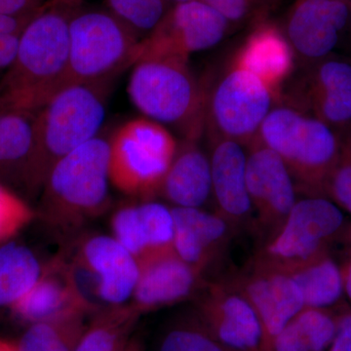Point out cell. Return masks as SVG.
Listing matches in <instances>:
<instances>
[{"label": "cell", "instance_id": "cell-1", "mask_svg": "<svg viewBox=\"0 0 351 351\" xmlns=\"http://www.w3.org/2000/svg\"><path fill=\"white\" fill-rule=\"evenodd\" d=\"M84 0H48L25 25L0 77V113H36L66 85L69 23Z\"/></svg>", "mask_w": 351, "mask_h": 351}, {"label": "cell", "instance_id": "cell-2", "mask_svg": "<svg viewBox=\"0 0 351 351\" xmlns=\"http://www.w3.org/2000/svg\"><path fill=\"white\" fill-rule=\"evenodd\" d=\"M108 82L62 88L36 114L34 143L23 180L43 188L55 164L99 135L106 119Z\"/></svg>", "mask_w": 351, "mask_h": 351}, {"label": "cell", "instance_id": "cell-3", "mask_svg": "<svg viewBox=\"0 0 351 351\" xmlns=\"http://www.w3.org/2000/svg\"><path fill=\"white\" fill-rule=\"evenodd\" d=\"M188 60L147 59L133 66L128 94L145 117L171 125L182 138L199 141L205 133L207 80H199Z\"/></svg>", "mask_w": 351, "mask_h": 351}, {"label": "cell", "instance_id": "cell-4", "mask_svg": "<svg viewBox=\"0 0 351 351\" xmlns=\"http://www.w3.org/2000/svg\"><path fill=\"white\" fill-rule=\"evenodd\" d=\"M257 137L280 156L299 193L326 197L338 158V133L309 113L279 104L263 120Z\"/></svg>", "mask_w": 351, "mask_h": 351}, {"label": "cell", "instance_id": "cell-5", "mask_svg": "<svg viewBox=\"0 0 351 351\" xmlns=\"http://www.w3.org/2000/svg\"><path fill=\"white\" fill-rule=\"evenodd\" d=\"M110 140L98 135L60 159L43 184V205L55 228L71 230L108 204Z\"/></svg>", "mask_w": 351, "mask_h": 351}, {"label": "cell", "instance_id": "cell-6", "mask_svg": "<svg viewBox=\"0 0 351 351\" xmlns=\"http://www.w3.org/2000/svg\"><path fill=\"white\" fill-rule=\"evenodd\" d=\"M140 41L107 9L82 4L69 23L66 85L108 82L134 66Z\"/></svg>", "mask_w": 351, "mask_h": 351}, {"label": "cell", "instance_id": "cell-7", "mask_svg": "<svg viewBox=\"0 0 351 351\" xmlns=\"http://www.w3.org/2000/svg\"><path fill=\"white\" fill-rule=\"evenodd\" d=\"M174 136L147 117L129 120L110 140V180L122 193L151 200L160 195L178 149Z\"/></svg>", "mask_w": 351, "mask_h": 351}, {"label": "cell", "instance_id": "cell-8", "mask_svg": "<svg viewBox=\"0 0 351 351\" xmlns=\"http://www.w3.org/2000/svg\"><path fill=\"white\" fill-rule=\"evenodd\" d=\"M205 133L246 147L278 101L257 76L232 63L213 82L207 80Z\"/></svg>", "mask_w": 351, "mask_h": 351}, {"label": "cell", "instance_id": "cell-9", "mask_svg": "<svg viewBox=\"0 0 351 351\" xmlns=\"http://www.w3.org/2000/svg\"><path fill=\"white\" fill-rule=\"evenodd\" d=\"M343 210L324 196L298 199L274 237L262 245L255 257L285 269L329 252L341 241L346 226Z\"/></svg>", "mask_w": 351, "mask_h": 351}, {"label": "cell", "instance_id": "cell-10", "mask_svg": "<svg viewBox=\"0 0 351 351\" xmlns=\"http://www.w3.org/2000/svg\"><path fill=\"white\" fill-rule=\"evenodd\" d=\"M230 25L201 0L173 4L156 29L138 43L135 64L147 59L189 61L195 53L221 43Z\"/></svg>", "mask_w": 351, "mask_h": 351}, {"label": "cell", "instance_id": "cell-11", "mask_svg": "<svg viewBox=\"0 0 351 351\" xmlns=\"http://www.w3.org/2000/svg\"><path fill=\"white\" fill-rule=\"evenodd\" d=\"M193 317L233 351H265L267 338L255 308L230 279L204 281Z\"/></svg>", "mask_w": 351, "mask_h": 351}, {"label": "cell", "instance_id": "cell-12", "mask_svg": "<svg viewBox=\"0 0 351 351\" xmlns=\"http://www.w3.org/2000/svg\"><path fill=\"white\" fill-rule=\"evenodd\" d=\"M247 188L253 207L254 228L263 244L282 226L297 202V188L278 154L256 137L246 145Z\"/></svg>", "mask_w": 351, "mask_h": 351}, {"label": "cell", "instance_id": "cell-13", "mask_svg": "<svg viewBox=\"0 0 351 351\" xmlns=\"http://www.w3.org/2000/svg\"><path fill=\"white\" fill-rule=\"evenodd\" d=\"M230 280L255 308L262 322L267 346L306 308L304 295L294 279L284 270L256 257Z\"/></svg>", "mask_w": 351, "mask_h": 351}, {"label": "cell", "instance_id": "cell-14", "mask_svg": "<svg viewBox=\"0 0 351 351\" xmlns=\"http://www.w3.org/2000/svg\"><path fill=\"white\" fill-rule=\"evenodd\" d=\"M350 19V1L297 0L284 34L302 66H311L334 54Z\"/></svg>", "mask_w": 351, "mask_h": 351}, {"label": "cell", "instance_id": "cell-15", "mask_svg": "<svg viewBox=\"0 0 351 351\" xmlns=\"http://www.w3.org/2000/svg\"><path fill=\"white\" fill-rule=\"evenodd\" d=\"M208 140L215 212L223 217L235 232L253 228V207L247 188L246 147L225 138Z\"/></svg>", "mask_w": 351, "mask_h": 351}, {"label": "cell", "instance_id": "cell-16", "mask_svg": "<svg viewBox=\"0 0 351 351\" xmlns=\"http://www.w3.org/2000/svg\"><path fill=\"white\" fill-rule=\"evenodd\" d=\"M133 304L141 313L195 297L204 274L182 261L174 248L154 252L138 261Z\"/></svg>", "mask_w": 351, "mask_h": 351}, {"label": "cell", "instance_id": "cell-17", "mask_svg": "<svg viewBox=\"0 0 351 351\" xmlns=\"http://www.w3.org/2000/svg\"><path fill=\"white\" fill-rule=\"evenodd\" d=\"M77 263L94 282V292L104 302L122 304L134 294L138 278L136 258L117 239L90 237L80 248Z\"/></svg>", "mask_w": 351, "mask_h": 351}, {"label": "cell", "instance_id": "cell-18", "mask_svg": "<svg viewBox=\"0 0 351 351\" xmlns=\"http://www.w3.org/2000/svg\"><path fill=\"white\" fill-rule=\"evenodd\" d=\"M177 255L203 274L228 249L235 230L216 212L201 208L173 207Z\"/></svg>", "mask_w": 351, "mask_h": 351}, {"label": "cell", "instance_id": "cell-19", "mask_svg": "<svg viewBox=\"0 0 351 351\" xmlns=\"http://www.w3.org/2000/svg\"><path fill=\"white\" fill-rule=\"evenodd\" d=\"M295 60L284 32L265 20L256 24L230 63L257 76L281 104L284 85L294 73Z\"/></svg>", "mask_w": 351, "mask_h": 351}, {"label": "cell", "instance_id": "cell-20", "mask_svg": "<svg viewBox=\"0 0 351 351\" xmlns=\"http://www.w3.org/2000/svg\"><path fill=\"white\" fill-rule=\"evenodd\" d=\"M11 307L20 319L32 324L69 313L92 311L75 271L61 261H53L34 287Z\"/></svg>", "mask_w": 351, "mask_h": 351}, {"label": "cell", "instance_id": "cell-21", "mask_svg": "<svg viewBox=\"0 0 351 351\" xmlns=\"http://www.w3.org/2000/svg\"><path fill=\"white\" fill-rule=\"evenodd\" d=\"M114 239L138 261L154 252L174 248L172 210L149 201L119 210L112 218Z\"/></svg>", "mask_w": 351, "mask_h": 351}, {"label": "cell", "instance_id": "cell-22", "mask_svg": "<svg viewBox=\"0 0 351 351\" xmlns=\"http://www.w3.org/2000/svg\"><path fill=\"white\" fill-rule=\"evenodd\" d=\"M160 195L174 207L202 208L212 197L209 156L198 141L182 138L167 171Z\"/></svg>", "mask_w": 351, "mask_h": 351}, {"label": "cell", "instance_id": "cell-23", "mask_svg": "<svg viewBox=\"0 0 351 351\" xmlns=\"http://www.w3.org/2000/svg\"><path fill=\"white\" fill-rule=\"evenodd\" d=\"M282 270L301 289L306 307L332 309L343 302V271L330 252Z\"/></svg>", "mask_w": 351, "mask_h": 351}, {"label": "cell", "instance_id": "cell-24", "mask_svg": "<svg viewBox=\"0 0 351 351\" xmlns=\"http://www.w3.org/2000/svg\"><path fill=\"white\" fill-rule=\"evenodd\" d=\"M336 329L334 308L306 307L269 341L265 351H328Z\"/></svg>", "mask_w": 351, "mask_h": 351}, {"label": "cell", "instance_id": "cell-25", "mask_svg": "<svg viewBox=\"0 0 351 351\" xmlns=\"http://www.w3.org/2000/svg\"><path fill=\"white\" fill-rule=\"evenodd\" d=\"M141 314L134 304L103 309L87 325L75 351H125Z\"/></svg>", "mask_w": 351, "mask_h": 351}, {"label": "cell", "instance_id": "cell-26", "mask_svg": "<svg viewBox=\"0 0 351 351\" xmlns=\"http://www.w3.org/2000/svg\"><path fill=\"white\" fill-rule=\"evenodd\" d=\"M38 258L27 247L7 244L0 248V306H12L38 282Z\"/></svg>", "mask_w": 351, "mask_h": 351}, {"label": "cell", "instance_id": "cell-27", "mask_svg": "<svg viewBox=\"0 0 351 351\" xmlns=\"http://www.w3.org/2000/svg\"><path fill=\"white\" fill-rule=\"evenodd\" d=\"M84 311H75L32 324L21 339L19 351H75L86 329Z\"/></svg>", "mask_w": 351, "mask_h": 351}, {"label": "cell", "instance_id": "cell-28", "mask_svg": "<svg viewBox=\"0 0 351 351\" xmlns=\"http://www.w3.org/2000/svg\"><path fill=\"white\" fill-rule=\"evenodd\" d=\"M36 113H0V173L18 171L24 176L34 143Z\"/></svg>", "mask_w": 351, "mask_h": 351}, {"label": "cell", "instance_id": "cell-29", "mask_svg": "<svg viewBox=\"0 0 351 351\" xmlns=\"http://www.w3.org/2000/svg\"><path fill=\"white\" fill-rule=\"evenodd\" d=\"M339 90H351V62L332 54L304 66L299 80L293 85L287 105L297 107L313 95Z\"/></svg>", "mask_w": 351, "mask_h": 351}, {"label": "cell", "instance_id": "cell-30", "mask_svg": "<svg viewBox=\"0 0 351 351\" xmlns=\"http://www.w3.org/2000/svg\"><path fill=\"white\" fill-rule=\"evenodd\" d=\"M171 6L168 0H106V9L140 40L156 29Z\"/></svg>", "mask_w": 351, "mask_h": 351}, {"label": "cell", "instance_id": "cell-31", "mask_svg": "<svg viewBox=\"0 0 351 351\" xmlns=\"http://www.w3.org/2000/svg\"><path fill=\"white\" fill-rule=\"evenodd\" d=\"M295 108L313 115L336 133L351 128V90L313 95Z\"/></svg>", "mask_w": 351, "mask_h": 351}, {"label": "cell", "instance_id": "cell-32", "mask_svg": "<svg viewBox=\"0 0 351 351\" xmlns=\"http://www.w3.org/2000/svg\"><path fill=\"white\" fill-rule=\"evenodd\" d=\"M158 351H233L214 338L195 317L171 327L163 335Z\"/></svg>", "mask_w": 351, "mask_h": 351}, {"label": "cell", "instance_id": "cell-33", "mask_svg": "<svg viewBox=\"0 0 351 351\" xmlns=\"http://www.w3.org/2000/svg\"><path fill=\"white\" fill-rule=\"evenodd\" d=\"M339 149L326 188V197L351 215V128L339 134Z\"/></svg>", "mask_w": 351, "mask_h": 351}, {"label": "cell", "instance_id": "cell-34", "mask_svg": "<svg viewBox=\"0 0 351 351\" xmlns=\"http://www.w3.org/2000/svg\"><path fill=\"white\" fill-rule=\"evenodd\" d=\"M221 14L230 24L263 22L278 0H201Z\"/></svg>", "mask_w": 351, "mask_h": 351}, {"label": "cell", "instance_id": "cell-35", "mask_svg": "<svg viewBox=\"0 0 351 351\" xmlns=\"http://www.w3.org/2000/svg\"><path fill=\"white\" fill-rule=\"evenodd\" d=\"M31 208L0 184V242L11 239L32 219Z\"/></svg>", "mask_w": 351, "mask_h": 351}, {"label": "cell", "instance_id": "cell-36", "mask_svg": "<svg viewBox=\"0 0 351 351\" xmlns=\"http://www.w3.org/2000/svg\"><path fill=\"white\" fill-rule=\"evenodd\" d=\"M34 15L27 17L0 15V75L12 64L23 32Z\"/></svg>", "mask_w": 351, "mask_h": 351}, {"label": "cell", "instance_id": "cell-37", "mask_svg": "<svg viewBox=\"0 0 351 351\" xmlns=\"http://www.w3.org/2000/svg\"><path fill=\"white\" fill-rule=\"evenodd\" d=\"M335 311L337 329L328 351H351V306L343 302Z\"/></svg>", "mask_w": 351, "mask_h": 351}, {"label": "cell", "instance_id": "cell-38", "mask_svg": "<svg viewBox=\"0 0 351 351\" xmlns=\"http://www.w3.org/2000/svg\"><path fill=\"white\" fill-rule=\"evenodd\" d=\"M48 0H0V15L27 17L34 15Z\"/></svg>", "mask_w": 351, "mask_h": 351}, {"label": "cell", "instance_id": "cell-39", "mask_svg": "<svg viewBox=\"0 0 351 351\" xmlns=\"http://www.w3.org/2000/svg\"><path fill=\"white\" fill-rule=\"evenodd\" d=\"M343 271V286H345V295L348 298L351 306V251L346 256L345 261L341 265Z\"/></svg>", "mask_w": 351, "mask_h": 351}, {"label": "cell", "instance_id": "cell-40", "mask_svg": "<svg viewBox=\"0 0 351 351\" xmlns=\"http://www.w3.org/2000/svg\"><path fill=\"white\" fill-rule=\"evenodd\" d=\"M125 351H145L144 343L140 339L133 338L127 346Z\"/></svg>", "mask_w": 351, "mask_h": 351}, {"label": "cell", "instance_id": "cell-41", "mask_svg": "<svg viewBox=\"0 0 351 351\" xmlns=\"http://www.w3.org/2000/svg\"><path fill=\"white\" fill-rule=\"evenodd\" d=\"M341 242L345 243L348 249L351 251V223H348L346 226L345 232L341 237Z\"/></svg>", "mask_w": 351, "mask_h": 351}, {"label": "cell", "instance_id": "cell-42", "mask_svg": "<svg viewBox=\"0 0 351 351\" xmlns=\"http://www.w3.org/2000/svg\"><path fill=\"white\" fill-rule=\"evenodd\" d=\"M0 351H19V348L15 343L0 339Z\"/></svg>", "mask_w": 351, "mask_h": 351}, {"label": "cell", "instance_id": "cell-43", "mask_svg": "<svg viewBox=\"0 0 351 351\" xmlns=\"http://www.w3.org/2000/svg\"><path fill=\"white\" fill-rule=\"evenodd\" d=\"M171 4L184 3V2L195 1V0H168Z\"/></svg>", "mask_w": 351, "mask_h": 351}, {"label": "cell", "instance_id": "cell-44", "mask_svg": "<svg viewBox=\"0 0 351 351\" xmlns=\"http://www.w3.org/2000/svg\"><path fill=\"white\" fill-rule=\"evenodd\" d=\"M337 1H350V0H337Z\"/></svg>", "mask_w": 351, "mask_h": 351}, {"label": "cell", "instance_id": "cell-45", "mask_svg": "<svg viewBox=\"0 0 351 351\" xmlns=\"http://www.w3.org/2000/svg\"><path fill=\"white\" fill-rule=\"evenodd\" d=\"M350 29H351V19H350Z\"/></svg>", "mask_w": 351, "mask_h": 351}]
</instances>
